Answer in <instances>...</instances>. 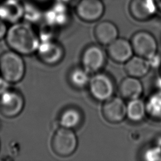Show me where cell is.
I'll return each mask as SVG.
<instances>
[{"mask_svg": "<svg viewBox=\"0 0 161 161\" xmlns=\"http://www.w3.org/2000/svg\"><path fill=\"white\" fill-rule=\"evenodd\" d=\"M6 43L11 50L21 55H27L36 52L40 43L39 36L31 26L26 22L12 24L8 29Z\"/></svg>", "mask_w": 161, "mask_h": 161, "instance_id": "1", "label": "cell"}, {"mask_svg": "<svg viewBox=\"0 0 161 161\" xmlns=\"http://www.w3.org/2000/svg\"><path fill=\"white\" fill-rule=\"evenodd\" d=\"M25 64L21 55L9 50L0 56V74L10 84L21 81L25 74Z\"/></svg>", "mask_w": 161, "mask_h": 161, "instance_id": "2", "label": "cell"}, {"mask_svg": "<svg viewBox=\"0 0 161 161\" xmlns=\"http://www.w3.org/2000/svg\"><path fill=\"white\" fill-rule=\"evenodd\" d=\"M77 144L76 135L72 129L60 127L53 135L52 148L57 155L67 157L75 152Z\"/></svg>", "mask_w": 161, "mask_h": 161, "instance_id": "3", "label": "cell"}, {"mask_svg": "<svg viewBox=\"0 0 161 161\" xmlns=\"http://www.w3.org/2000/svg\"><path fill=\"white\" fill-rule=\"evenodd\" d=\"M25 107V99L18 91L7 90L0 95V114L7 118L18 116Z\"/></svg>", "mask_w": 161, "mask_h": 161, "instance_id": "4", "label": "cell"}, {"mask_svg": "<svg viewBox=\"0 0 161 161\" xmlns=\"http://www.w3.org/2000/svg\"><path fill=\"white\" fill-rule=\"evenodd\" d=\"M133 52L138 56L150 59L157 53L158 44L155 36L147 31L135 33L131 40Z\"/></svg>", "mask_w": 161, "mask_h": 161, "instance_id": "5", "label": "cell"}, {"mask_svg": "<svg viewBox=\"0 0 161 161\" xmlns=\"http://www.w3.org/2000/svg\"><path fill=\"white\" fill-rule=\"evenodd\" d=\"M89 87L92 97L100 101H106L112 97L114 91L113 81L104 73H97L91 78Z\"/></svg>", "mask_w": 161, "mask_h": 161, "instance_id": "6", "label": "cell"}, {"mask_svg": "<svg viewBox=\"0 0 161 161\" xmlns=\"http://www.w3.org/2000/svg\"><path fill=\"white\" fill-rule=\"evenodd\" d=\"M74 9L81 20L92 23L97 21L104 15L105 6L102 0H80Z\"/></svg>", "mask_w": 161, "mask_h": 161, "instance_id": "7", "label": "cell"}, {"mask_svg": "<svg viewBox=\"0 0 161 161\" xmlns=\"http://www.w3.org/2000/svg\"><path fill=\"white\" fill-rule=\"evenodd\" d=\"M70 18V8L57 0L44 11L43 19L46 23L56 27L67 25Z\"/></svg>", "mask_w": 161, "mask_h": 161, "instance_id": "8", "label": "cell"}, {"mask_svg": "<svg viewBox=\"0 0 161 161\" xmlns=\"http://www.w3.org/2000/svg\"><path fill=\"white\" fill-rule=\"evenodd\" d=\"M128 10L130 16L139 21L150 19L158 11L154 0H130Z\"/></svg>", "mask_w": 161, "mask_h": 161, "instance_id": "9", "label": "cell"}, {"mask_svg": "<svg viewBox=\"0 0 161 161\" xmlns=\"http://www.w3.org/2000/svg\"><path fill=\"white\" fill-rule=\"evenodd\" d=\"M106 62V55L98 45H90L86 48L82 55L83 68L89 73L101 70Z\"/></svg>", "mask_w": 161, "mask_h": 161, "instance_id": "10", "label": "cell"}, {"mask_svg": "<svg viewBox=\"0 0 161 161\" xmlns=\"http://www.w3.org/2000/svg\"><path fill=\"white\" fill-rule=\"evenodd\" d=\"M36 52L40 59L48 65L58 63L64 54L62 47L53 40L40 41Z\"/></svg>", "mask_w": 161, "mask_h": 161, "instance_id": "11", "label": "cell"}, {"mask_svg": "<svg viewBox=\"0 0 161 161\" xmlns=\"http://www.w3.org/2000/svg\"><path fill=\"white\" fill-rule=\"evenodd\" d=\"M102 112L104 118L109 122L117 123L126 116V105L119 97H112L105 101Z\"/></svg>", "mask_w": 161, "mask_h": 161, "instance_id": "12", "label": "cell"}, {"mask_svg": "<svg viewBox=\"0 0 161 161\" xmlns=\"http://www.w3.org/2000/svg\"><path fill=\"white\" fill-rule=\"evenodd\" d=\"M23 1L21 0H1L0 19L5 23L14 24L23 19Z\"/></svg>", "mask_w": 161, "mask_h": 161, "instance_id": "13", "label": "cell"}, {"mask_svg": "<svg viewBox=\"0 0 161 161\" xmlns=\"http://www.w3.org/2000/svg\"><path fill=\"white\" fill-rule=\"evenodd\" d=\"M108 52L113 60L124 63L133 56V50L130 42L125 38H117L108 45Z\"/></svg>", "mask_w": 161, "mask_h": 161, "instance_id": "14", "label": "cell"}, {"mask_svg": "<svg viewBox=\"0 0 161 161\" xmlns=\"http://www.w3.org/2000/svg\"><path fill=\"white\" fill-rule=\"evenodd\" d=\"M96 40L102 45H109L118 36V29L116 25L108 20L99 22L94 30Z\"/></svg>", "mask_w": 161, "mask_h": 161, "instance_id": "15", "label": "cell"}, {"mask_svg": "<svg viewBox=\"0 0 161 161\" xmlns=\"http://www.w3.org/2000/svg\"><path fill=\"white\" fill-rule=\"evenodd\" d=\"M121 96L131 100L139 98L143 92V86L138 78L128 76L123 79L119 86Z\"/></svg>", "mask_w": 161, "mask_h": 161, "instance_id": "16", "label": "cell"}, {"mask_svg": "<svg viewBox=\"0 0 161 161\" xmlns=\"http://www.w3.org/2000/svg\"><path fill=\"white\" fill-rule=\"evenodd\" d=\"M125 69L129 76L140 78L147 75L151 68L148 59L136 55L125 62Z\"/></svg>", "mask_w": 161, "mask_h": 161, "instance_id": "17", "label": "cell"}, {"mask_svg": "<svg viewBox=\"0 0 161 161\" xmlns=\"http://www.w3.org/2000/svg\"><path fill=\"white\" fill-rule=\"evenodd\" d=\"M147 114L145 103L139 98L130 100L126 105V116L132 121H141Z\"/></svg>", "mask_w": 161, "mask_h": 161, "instance_id": "18", "label": "cell"}, {"mask_svg": "<svg viewBox=\"0 0 161 161\" xmlns=\"http://www.w3.org/2000/svg\"><path fill=\"white\" fill-rule=\"evenodd\" d=\"M81 120L80 112L75 108H69L62 113L58 122L61 127L72 129L77 127Z\"/></svg>", "mask_w": 161, "mask_h": 161, "instance_id": "19", "label": "cell"}, {"mask_svg": "<svg viewBox=\"0 0 161 161\" xmlns=\"http://www.w3.org/2000/svg\"><path fill=\"white\" fill-rule=\"evenodd\" d=\"M147 114L152 119L161 121V91L151 94L145 103Z\"/></svg>", "mask_w": 161, "mask_h": 161, "instance_id": "20", "label": "cell"}, {"mask_svg": "<svg viewBox=\"0 0 161 161\" xmlns=\"http://www.w3.org/2000/svg\"><path fill=\"white\" fill-rule=\"evenodd\" d=\"M23 19H25L28 22L36 23L43 19L44 11L40 5L33 1H23Z\"/></svg>", "mask_w": 161, "mask_h": 161, "instance_id": "21", "label": "cell"}, {"mask_svg": "<svg viewBox=\"0 0 161 161\" xmlns=\"http://www.w3.org/2000/svg\"><path fill=\"white\" fill-rule=\"evenodd\" d=\"M90 77L89 72L83 69L76 68L70 72L69 80L72 86L77 88H82L89 84Z\"/></svg>", "mask_w": 161, "mask_h": 161, "instance_id": "22", "label": "cell"}, {"mask_svg": "<svg viewBox=\"0 0 161 161\" xmlns=\"http://www.w3.org/2000/svg\"><path fill=\"white\" fill-rule=\"evenodd\" d=\"M143 159L148 161H161V147L154 144L145 150Z\"/></svg>", "mask_w": 161, "mask_h": 161, "instance_id": "23", "label": "cell"}, {"mask_svg": "<svg viewBox=\"0 0 161 161\" xmlns=\"http://www.w3.org/2000/svg\"><path fill=\"white\" fill-rule=\"evenodd\" d=\"M150 67L154 68H159L161 65V56L157 53H156L154 56L148 60Z\"/></svg>", "mask_w": 161, "mask_h": 161, "instance_id": "24", "label": "cell"}, {"mask_svg": "<svg viewBox=\"0 0 161 161\" xmlns=\"http://www.w3.org/2000/svg\"><path fill=\"white\" fill-rule=\"evenodd\" d=\"M9 85H10L9 82H8L2 77H0V95L4 93V92H6L9 89H10Z\"/></svg>", "mask_w": 161, "mask_h": 161, "instance_id": "25", "label": "cell"}, {"mask_svg": "<svg viewBox=\"0 0 161 161\" xmlns=\"http://www.w3.org/2000/svg\"><path fill=\"white\" fill-rule=\"evenodd\" d=\"M8 29L6 23L0 19V40L5 38Z\"/></svg>", "mask_w": 161, "mask_h": 161, "instance_id": "26", "label": "cell"}, {"mask_svg": "<svg viewBox=\"0 0 161 161\" xmlns=\"http://www.w3.org/2000/svg\"><path fill=\"white\" fill-rule=\"evenodd\" d=\"M58 1H60L61 3H64L65 5H67L69 8L73 7L74 8L75 6L79 2L80 0H58Z\"/></svg>", "mask_w": 161, "mask_h": 161, "instance_id": "27", "label": "cell"}, {"mask_svg": "<svg viewBox=\"0 0 161 161\" xmlns=\"http://www.w3.org/2000/svg\"><path fill=\"white\" fill-rule=\"evenodd\" d=\"M37 4L41 6V5H51L52 3H53L55 1V0H31Z\"/></svg>", "mask_w": 161, "mask_h": 161, "instance_id": "28", "label": "cell"}, {"mask_svg": "<svg viewBox=\"0 0 161 161\" xmlns=\"http://www.w3.org/2000/svg\"><path fill=\"white\" fill-rule=\"evenodd\" d=\"M155 4L157 6L158 11L161 13V0H154Z\"/></svg>", "mask_w": 161, "mask_h": 161, "instance_id": "29", "label": "cell"}, {"mask_svg": "<svg viewBox=\"0 0 161 161\" xmlns=\"http://www.w3.org/2000/svg\"><path fill=\"white\" fill-rule=\"evenodd\" d=\"M155 144L161 147V135H158V136L156 138L155 142Z\"/></svg>", "mask_w": 161, "mask_h": 161, "instance_id": "30", "label": "cell"}, {"mask_svg": "<svg viewBox=\"0 0 161 161\" xmlns=\"http://www.w3.org/2000/svg\"><path fill=\"white\" fill-rule=\"evenodd\" d=\"M159 69V74H160V76L161 77V65L160 66V67L158 68Z\"/></svg>", "mask_w": 161, "mask_h": 161, "instance_id": "31", "label": "cell"}, {"mask_svg": "<svg viewBox=\"0 0 161 161\" xmlns=\"http://www.w3.org/2000/svg\"><path fill=\"white\" fill-rule=\"evenodd\" d=\"M0 128H1V121H0Z\"/></svg>", "mask_w": 161, "mask_h": 161, "instance_id": "32", "label": "cell"}]
</instances>
